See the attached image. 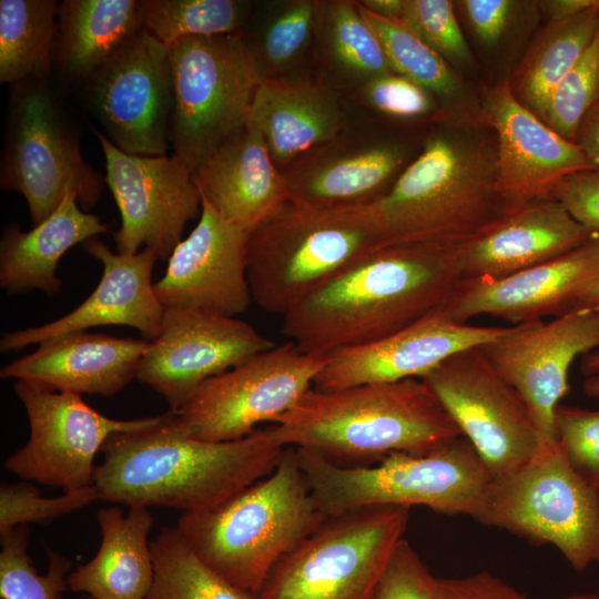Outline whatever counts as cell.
<instances>
[{
	"label": "cell",
	"mask_w": 599,
	"mask_h": 599,
	"mask_svg": "<svg viewBox=\"0 0 599 599\" xmlns=\"http://www.w3.org/2000/svg\"><path fill=\"white\" fill-rule=\"evenodd\" d=\"M461 281L459 246H382L287 312L282 333L312 354L365 345L443 307Z\"/></svg>",
	"instance_id": "6da1fadb"
},
{
	"label": "cell",
	"mask_w": 599,
	"mask_h": 599,
	"mask_svg": "<svg viewBox=\"0 0 599 599\" xmlns=\"http://www.w3.org/2000/svg\"><path fill=\"white\" fill-rule=\"evenodd\" d=\"M284 449L266 427L237 440L207 441L181 432L165 413L149 428L105 441L93 486L113 505L199 511L267 476Z\"/></svg>",
	"instance_id": "7a4b0ae2"
},
{
	"label": "cell",
	"mask_w": 599,
	"mask_h": 599,
	"mask_svg": "<svg viewBox=\"0 0 599 599\" xmlns=\"http://www.w3.org/2000/svg\"><path fill=\"white\" fill-rule=\"evenodd\" d=\"M496 139L443 123L374 205L383 244L459 246L504 211L496 185Z\"/></svg>",
	"instance_id": "3957f363"
},
{
	"label": "cell",
	"mask_w": 599,
	"mask_h": 599,
	"mask_svg": "<svg viewBox=\"0 0 599 599\" xmlns=\"http://www.w3.org/2000/svg\"><path fill=\"white\" fill-rule=\"evenodd\" d=\"M266 429L284 447L309 449L332 460L426 453L461 436L422 378L313 387Z\"/></svg>",
	"instance_id": "277c9868"
},
{
	"label": "cell",
	"mask_w": 599,
	"mask_h": 599,
	"mask_svg": "<svg viewBox=\"0 0 599 599\" xmlns=\"http://www.w3.org/2000/svg\"><path fill=\"white\" fill-rule=\"evenodd\" d=\"M326 518L288 446L267 476L213 508L183 512L175 527L206 566L257 595L276 564Z\"/></svg>",
	"instance_id": "5b68a950"
},
{
	"label": "cell",
	"mask_w": 599,
	"mask_h": 599,
	"mask_svg": "<svg viewBox=\"0 0 599 599\" xmlns=\"http://www.w3.org/2000/svg\"><path fill=\"white\" fill-rule=\"evenodd\" d=\"M384 246L374 205L314 207L286 200L248 232L252 300L284 316L367 253Z\"/></svg>",
	"instance_id": "8992f818"
},
{
	"label": "cell",
	"mask_w": 599,
	"mask_h": 599,
	"mask_svg": "<svg viewBox=\"0 0 599 599\" xmlns=\"http://www.w3.org/2000/svg\"><path fill=\"white\" fill-rule=\"evenodd\" d=\"M296 451L327 517L373 506H425L476 518L493 480L463 436L426 453L390 454L374 466L346 467L309 449Z\"/></svg>",
	"instance_id": "52a82bcc"
},
{
	"label": "cell",
	"mask_w": 599,
	"mask_h": 599,
	"mask_svg": "<svg viewBox=\"0 0 599 599\" xmlns=\"http://www.w3.org/2000/svg\"><path fill=\"white\" fill-rule=\"evenodd\" d=\"M167 48L174 95L170 142L193 172L248 124L262 78L242 31L184 38Z\"/></svg>",
	"instance_id": "ba28073f"
},
{
	"label": "cell",
	"mask_w": 599,
	"mask_h": 599,
	"mask_svg": "<svg viewBox=\"0 0 599 599\" xmlns=\"http://www.w3.org/2000/svg\"><path fill=\"white\" fill-rule=\"evenodd\" d=\"M556 547L576 570L599 562V488L568 463L557 440L511 474L491 480L475 518Z\"/></svg>",
	"instance_id": "9c48e42d"
},
{
	"label": "cell",
	"mask_w": 599,
	"mask_h": 599,
	"mask_svg": "<svg viewBox=\"0 0 599 599\" xmlns=\"http://www.w3.org/2000/svg\"><path fill=\"white\" fill-rule=\"evenodd\" d=\"M409 507L373 506L329 516L267 576L260 599H368L397 545Z\"/></svg>",
	"instance_id": "30bf717a"
},
{
	"label": "cell",
	"mask_w": 599,
	"mask_h": 599,
	"mask_svg": "<svg viewBox=\"0 0 599 599\" xmlns=\"http://www.w3.org/2000/svg\"><path fill=\"white\" fill-rule=\"evenodd\" d=\"M14 85L1 160V189L23 195L32 226L49 217L68 191L88 212L100 200L105 179L85 162L79 139L45 81Z\"/></svg>",
	"instance_id": "8fae6325"
},
{
	"label": "cell",
	"mask_w": 599,
	"mask_h": 599,
	"mask_svg": "<svg viewBox=\"0 0 599 599\" xmlns=\"http://www.w3.org/2000/svg\"><path fill=\"white\" fill-rule=\"evenodd\" d=\"M326 361L327 355L305 353L290 341L274 345L205 380L169 416L197 439H242L288 412L313 388Z\"/></svg>",
	"instance_id": "7c38bea8"
},
{
	"label": "cell",
	"mask_w": 599,
	"mask_h": 599,
	"mask_svg": "<svg viewBox=\"0 0 599 599\" xmlns=\"http://www.w3.org/2000/svg\"><path fill=\"white\" fill-rule=\"evenodd\" d=\"M422 379L471 444L493 480L511 474L540 449L525 400L480 346L448 357Z\"/></svg>",
	"instance_id": "4fadbf2b"
},
{
	"label": "cell",
	"mask_w": 599,
	"mask_h": 599,
	"mask_svg": "<svg viewBox=\"0 0 599 599\" xmlns=\"http://www.w3.org/2000/svg\"><path fill=\"white\" fill-rule=\"evenodd\" d=\"M13 390L26 409L30 432L4 468L22 480L64 491L93 485L95 455L113 434L145 429L161 418H111L79 394L44 390L20 380Z\"/></svg>",
	"instance_id": "5bb4252c"
},
{
	"label": "cell",
	"mask_w": 599,
	"mask_h": 599,
	"mask_svg": "<svg viewBox=\"0 0 599 599\" xmlns=\"http://www.w3.org/2000/svg\"><path fill=\"white\" fill-rule=\"evenodd\" d=\"M88 102L109 140L136 155H164L173 113L169 48L141 30L87 81Z\"/></svg>",
	"instance_id": "9a60e30c"
},
{
	"label": "cell",
	"mask_w": 599,
	"mask_h": 599,
	"mask_svg": "<svg viewBox=\"0 0 599 599\" xmlns=\"http://www.w3.org/2000/svg\"><path fill=\"white\" fill-rule=\"evenodd\" d=\"M105 159V184L120 212L114 232L118 253L153 250L169 258L186 224L202 212V196L191 167L176 154L136 155L93 130Z\"/></svg>",
	"instance_id": "2e32d148"
},
{
	"label": "cell",
	"mask_w": 599,
	"mask_h": 599,
	"mask_svg": "<svg viewBox=\"0 0 599 599\" xmlns=\"http://www.w3.org/2000/svg\"><path fill=\"white\" fill-rule=\"evenodd\" d=\"M599 348V312L573 309L551 321L511 325L480 346L496 370L525 400L541 446L555 444V412L568 393L572 362Z\"/></svg>",
	"instance_id": "e0dca14e"
},
{
	"label": "cell",
	"mask_w": 599,
	"mask_h": 599,
	"mask_svg": "<svg viewBox=\"0 0 599 599\" xmlns=\"http://www.w3.org/2000/svg\"><path fill=\"white\" fill-rule=\"evenodd\" d=\"M274 345L236 317L164 308L161 332L149 342L135 378L176 410L205 380Z\"/></svg>",
	"instance_id": "ac0fdd59"
},
{
	"label": "cell",
	"mask_w": 599,
	"mask_h": 599,
	"mask_svg": "<svg viewBox=\"0 0 599 599\" xmlns=\"http://www.w3.org/2000/svg\"><path fill=\"white\" fill-rule=\"evenodd\" d=\"M410 154L404 140L351 121L282 171L288 200L325 209L373 205L410 163Z\"/></svg>",
	"instance_id": "d6986e66"
},
{
	"label": "cell",
	"mask_w": 599,
	"mask_h": 599,
	"mask_svg": "<svg viewBox=\"0 0 599 599\" xmlns=\"http://www.w3.org/2000/svg\"><path fill=\"white\" fill-rule=\"evenodd\" d=\"M484 114L496 134V185L504 210L552 196L566 177L597 170L576 142L519 102L508 80L487 92Z\"/></svg>",
	"instance_id": "ffe728a7"
},
{
	"label": "cell",
	"mask_w": 599,
	"mask_h": 599,
	"mask_svg": "<svg viewBox=\"0 0 599 599\" xmlns=\"http://www.w3.org/2000/svg\"><path fill=\"white\" fill-rule=\"evenodd\" d=\"M248 232L230 223L202 201L192 232L167 258L154 283L164 308H186L236 317L252 300L247 278Z\"/></svg>",
	"instance_id": "44dd1931"
},
{
	"label": "cell",
	"mask_w": 599,
	"mask_h": 599,
	"mask_svg": "<svg viewBox=\"0 0 599 599\" xmlns=\"http://www.w3.org/2000/svg\"><path fill=\"white\" fill-rule=\"evenodd\" d=\"M599 275V235L552 260L498 280H463L440 307L451 321L490 315L514 325L575 309Z\"/></svg>",
	"instance_id": "7402d4cb"
},
{
	"label": "cell",
	"mask_w": 599,
	"mask_h": 599,
	"mask_svg": "<svg viewBox=\"0 0 599 599\" xmlns=\"http://www.w3.org/2000/svg\"><path fill=\"white\" fill-rule=\"evenodd\" d=\"M509 327L457 323L438 308L384 338L327 355L313 387L329 390L423 378L448 357L486 345Z\"/></svg>",
	"instance_id": "603a6c76"
},
{
	"label": "cell",
	"mask_w": 599,
	"mask_h": 599,
	"mask_svg": "<svg viewBox=\"0 0 599 599\" xmlns=\"http://www.w3.org/2000/svg\"><path fill=\"white\" fill-rule=\"evenodd\" d=\"M82 247L102 264L98 286L64 316L40 326L4 333L0 339L2 353L97 326L133 327L149 342L158 337L164 306L152 282L153 267L159 260L156 253L151 248L134 254L113 253L95 237L84 242Z\"/></svg>",
	"instance_id": "cb8c5ba5"
},
{
	"label": "cell",
	"mask_w": 599,
	"mask_h": 599,
	"mask_svg": "<svg viewBox=\"0 0 599 599\" xmlns=\"http://www.w3.org/2000/svg\"><path fill=\"white\" fill-rule=\"evenodd\" d=\"M599 235L554 196L504 210L459 245L463 280H498L560 256Z\"/></svg>",
	"instance_id": "d4e9b609"
},
{
	"label": "cell",
	"mask_w": 599,
	"mask_h": 599,
	"mask_svg": "<svg viewBox=\"0 0 599 599\" xmlns=\"http://www.w3.org/2000/svg\"><path fill=\"white\" fill-rule=\"evenodd\" d=\"M149 341L78 332L44 341L0 370L2 379L50 392L110 397L133 378Z\"/></svg>",
	"instance_id": "484cf974"
},
{
	"label": "cell",
	"mask_w": 599,
	"mask_h": 599,
	"mask_svg": "<svg viewBox=\"0 0 599 599\" xmlns=\"http://www.w3.org/2000/svg\"><path fill=\"white\" fill-rule=\"evenodd\" d=\"M343 97L319 77L261 80L250 122L262 133L281 171L351 123Z\"/></svg>",
	"instance_id": "4316f807"
},
{
	"label": "cell",
	"mask_w": 599,
	"mask_h": 599,
	"mask_svg": "<svg viewBox=\"0 0 599 599\" xmlns=\"http://www.w3.org/2000/svg\"><path fill=\"white\" fill-rule=\"evenodd\" d=\"M193 179L202 201L247 232L288 200L284 174L251 122L206 158Z\"/></svg>",
	"instance_id": "83f0119b"
},
{
	"label": "cell",
	"mask_w": 599,
	"mask_h": 599,
	"mask_svg": "<svg viewBox=\"0 0 599 599\" xmlns=\"http://www.w3.org/2000/svg\"><path fill=\"white\" fill-rule=\"evenodd\" d=\"M101 544L94 557L68 576V587L91 599H146L154 580L149 541L153 517L148 507L118 506L97 515Z\"/></svg>",
	"instance_id": "f1b7e54d"
},
{
	"label": "cell",
	"mask_w": 599,
	"mask_h": 599,
	"mask_svg": "<svg viewBox=\"0 0 599 599\" xmlns=\"http://www.w3.org/2000/svg\"><path fill=\"white\" fill-rule=\"evenodd\" d=\"M101 220L78 203L68 191L55 211L30 231L16 223L8 225L0 241V286L9 293L42 291L55 294L61 288L57 268L61 257L74 245L106 232Z\"/></svg>",
	"instance_id": "f546056e"
},
{
	"label": "cell",
	"mask_w": 599,
	"mask_h": 599,
	"mask_svg": "<svg viewBox=\"0 0 599 599\" xmlns=\"http://www.w3.org/2000/svg\"><path fill=\"white\" fill-rule=\"evenodd\" d=\"M143 29V0H63L55 67L64 80L85 82Z\"/></svg>",
	"instance_id": "4dcf8cb0"
},
{
	"label": "cell",
	"mask_w": 599,
	"mask_h": 599,
	"mask_svg": "<svg viewBox=\"0 0 599 599\" xmlns=\"http://www.w3.org/2000/svg\"><path fill=\"white\" fill-rule=\"evenodd\" d=\"M599 27V0L550 20L509 81L514 95L541 120L551 93L580 59Z\"/></svg>",
	"instance_id": "1f68e13d"
},
{
	"label": "cell",
	"mask_w": 599,
	"mask_h": 599,
	"mask_svg": "<svg viewBox=\"0 0 599 599\" xmlns=\"http://www.w3.org/2000/svg\"><path fill=\"white\" fill-rule=\"evenodd\" d=\"M315 45L327 75L323 81L344 94L393 72L355 0L325 1Z\"/></svg>",
	"instance_id": "d6a6232c"
},
{
	"label": "cell",
	"mask_w": 599,
	"mask_h": 599,
	"mask_svg": "<svg viewBox=\"0 0 599 599\" xmlns=\"http://www.w3.org/2000/svg\"><path fill=\"white\" fill-rule=\"evenodd\" d=\"M60 2L0 0V81H47L54 62Z\"/></svg>",
	"instance_id": "836d02e7"
},
{
	"label": "cell",
	"mask_w": 599,
	"mask_h": 599,
	"mask_svg": "<svg viewBox=\"0 0 599 599\" xmlns=\"http://www.w3.org/2000/svg\"><path fill=\"white\" fill-rule=\"evenodd\" d=\"M324 3L282 1L262 20L253 38L244 35L262 79L288 74L315 45Z\"/></svg>",
	"instance_id": "e575fe53"
},
{
	"label": "cell",
	"mask_w": 599,
	"mask_h": 599,
	"mask_svg": "<svg viewBox=\"0 0 599 599\" xmlns=\"http://www.w3.org/2000/svg\"><path fill=\"white\" fill-rule=\"evenodd\" d=\"M151 549L154 580L146 599H260L206 566L176 527L161 529Z\"/></svg>",
	"instance_id": "d590c367"
},
{
	"label": "cell",
	"mask_w": 599,
	"mask_h": 599,
	"mask_svg": "<svg viewBox=\"0 0 599 599\" xmlns=\"http://www.w3.org/2000/svg\"><path fill=\"white\" fill-rule=\"evenodd\" d=\"M251 9L243 0H143V26L169 47L184 38L243 31Z\"/></svg>",
	"instance_id": "8d00e7d4"
},
{
	"label": "cell",
	"mask_w": 599,
	"mask_h": 599,
	"mask_svg": "<svg viewBox=\"0 0 599 599\" xmlns=\"http://www.w3.org/2000/svg\"><path fill=\"white\" fill-rule=\"evenodd\" d=\"M356 3L376 33L393 72L441 100L458 97L461 85L446 60L403 24L373 13L358 1Z\"/></svg>",
	"instance_id": "74e56055"
},
{
	"label": "cell",
	"mask_w": 599,
	"mask_h": 599,
	"mask_svg": "<svg viewBox=\"0 0 599 599\" xmlns=\"http://www.w3.org/2000/svg\"><path fill=\"white\" fill-rule=\"evenodd\" d=\"M28 540L26 528H18L1 539L0 598L62 599V593L69 589L67 573L72 567L71 560L45 547L49 564L41 575L27 552Z\"/></svg>",
	"instance_id": "f35d334b"
},
{
	"label": "cell",
	"mask_w": 599,
	"mask_h": 599,
	"mask_svg": "<svg viewBox=\"0 0 599 599\" xmlns=\"http://www.w3.org/2000/svg\"><path fill=\"white\" fill-rule=\"evenodd\" d=\"M598 103L599 27L580 59L551 93L542 121L575 142L581 121Z\"/></svg>",
	"instance_id": "ab89813d"
},
{
	"label": "cell",
	"mask_w": 599,
	"mask_h": 599,
	"mask_svg": "<svg viewBox=\"0 0 599 599\" xmlns=\"http://www.w3.org/2000/svg\"><path fill=\"white\" fill-rule=\"evenodd\" d=\"M98 499L99 493L93 485L68 490L57 497H44L27 480L1 483L0 537L7 536L21 525L49 524Z\"/></svg>",
	"instance_id": "60d3db41"
},
{
	"label": "cell",
	"mask_w": 599,
	"mask_h": 599,
	"mask_svg": "<svg viewBox=\"0 0 599 599\" xmlns=\"http://www.w3.org/2000/svg\"><path fill=\"white\" fill-rule=\"evenodd\" d=\"M395 22L415 33L448 63H473L474 57L460 30L454 2L403 0L400 17Z\"/></svg>",
	"instance_id": "b9f144b4"
},
{
	"label": "cell",
	"mask_w": 599,
	"mask_h": 599,
	"mask_svg": "<svg viewBox=\"0 0 599 599\" xmlns=\"http://www.w3.org/2000/svg\"><path fill=\"white\" fill-rule=\"evenodd\" d=\"M362 106L398 120H417L434 114V95L412 80L390 72L345 93Z\"/></svg>",
	"instance_id": "7bdbcfd3"
},
{
	"label": "cell",
	"mask_w": 599,
	"mask_h": 599,
	"mask_svg": "<svg viewBox=\"0 0 599 599\" xmlns=\"http://www.w3.org/2000/svg\"><path fill=\"white\" fill-rule=\"evenodd\" d=\"M555 429L573 470L599 488V410L558 405Z\"/></svg>",
	"instance_id": "ee69618b"
},
{
	"label": "cell",
	"mask_w": 599,
	"mask_h": 599,
	"mask_svg": "<svg viewBox=\"0 0 599 599\" xmlns=\"http://www.w3.org/2000/svg\"><path fill=\"white\" fill-rule=\"evenodd\" d=\"M435 576L404 538L368 599H433Z\"/></svg>",
	"instance_id": "f6af8a7d"
},
{
	"label": "cell",
	"mask_w": 599,
	"mask_h": 599,
	"mask_svg": "<svg viewBox=\"0 0 599 599\" xmlns=\"http://www.w3.org/2000/svg\"><path fill=\"white\" fill-rule=\"evenodd\" d=\"M552 196L581 224L599 233V170L583 171L562 180Z\"/></svg>",
	"instance_id": "bcb514c9"
},
{
	"label": "cell",
	"mask_w": 599,
	"mask_h": 599,
	"mask_svg": "<svg viewBox=\"0 0 599 599\" xmlns=\"http://www.w3.org/2000/svg\"><path fill=\"white\" fill-rule=\"evenodd\" d=\"M433 599H529L522 592L488 572L460 578H435Z\"/></svg>",
	"instance_id": "7dc6e473"
},
{
	"label": "cell",
	"mask_w": 599,
	"mask_h": 599,
	"mask_svg": "<svg viewBox=\"0 0 599 599\" xmlns=\"http://www.w3.org/2000/svg\"><path fill=\"white\" fill-rule=\"evenodd\" d=\"M460 4L474 32L487 45L501 39L516 7L510 0H464Z\"/></svg>",
	"instance_id": "c3c4849f"
},
{
	"label": "cell",
	"mask_w": 599,
	"mask_h": 599,
	"mask_svg": "<svg viewBox=\"0 0 599 599\" xmlns=\"http://www.w3.org/2000/svg\"><path fill=\"white\" fill-rule=\"evenodd\" d=\"M575 142L599 170V103L581 121Z\"/></svg>",
	"instance_id": "681fc988"
},
{
	"label": "cell",
	"mask_w": 599,
	"mask_h": 599,
	"mask_svg": "<svg viewBox=\"0 0 599 599\" xmlns=\"http://www.w3.org/2000/svg\"><path fill=\"white\" fill-rule=\"evenodd\" d=\"M596 0H551L544 2L550 20H558L579 13L595 3Z\"/></svg>",
	"instance_id": "f907efd6"
},
{
	"label": "cell",
	"mask_w": 599,
	"mask_h": 599,
	"mask_svg": "<svg viewBox=\"0 0 599 599\" xmlns=\"http://www.w3.org/2000/svg\"><path fill=\"white\" fill-rule=\"evenodd\" d=\"M575 309H591L599 312V275L585 291Z\"/></svg>",
	"instance_id": "816d5d0a"
},
{
	"label": "cell",
	"mask_w": 599,
	"mask_h": 599,
	"mask_svg": "<svg viewBox=\"0 0 599 599\" xmlns=\"http://www.w3.org/2000/svg\"><path fill=\"white\" fill-rule=\"evenodd\" d=\"M581 372L588 377L599 374V349L592 351L582 357Z\"/></svg>",
	"instance_id": "f5cc1de1"
},
{
	"label": "cell",
	"mask_w": 599,
	"mask_h": 599,
	"mask_svg": "<svg viewBox=\"0 0 599 599\" xmlns=\"http://www.w3.org/2000/svg\"><path fill=\"white\" fill-rule=\"evenodd\" d=\"M585 394L591 397H599V374L588 376L582 384Z\"/></svg>",
	"instance_id": "db71d44e"
},
{
	"label": "cell",
	"mask_w": 599,
	"mask_h": 599,
	"mask_svg": "<svg viewBox=\"0 0 599 599\" xmlns=\"http://www.w3.org/2000/svg\"><path fill=\"white\" fill-rule=\"evenodd\" d=\"M560 599H599V596L596 593H573Z\"/></svg>",
	"instance_id": "11a10c76"
}]
</instances>
